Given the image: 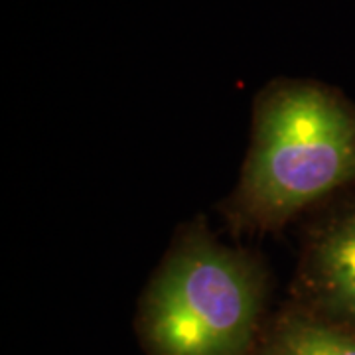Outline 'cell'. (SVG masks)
I'll use <instances>...</instances> for the list:
<instances>
[{
    "mask_svg": "<svg viewBox=\"0 0 355 355\" xmlns=\"http://www.w3.org/2000/svg\"><path fill=\"white\" fill-rule=\"evenodd\" d=\"M268 291L259 254L221 243L205 217H193L140 294V345L146 355H254Z\"/></svg>",
    "mask_w": 355,
    "mask_h": 355,
    "instance_id": "7a4b0ae2",
    "label": "cell"
},
{
    "mask_svg": "<svg viewBox=\"0 0 355 355\" xmlns=\"http://www.w3.org/2000/svg\"><path fill=\"white\" fill-rule=\"evenodd\" d=\"M355 186V105L316 79L279 77L253 101L251 144L219 211L235 233H275Z\"/></svg>",
    "mask_w": 355,
    "mask_h": 355,
    "instance_id": "6da1fadb",
    "label": "cell"
},
{
    "mask_svg": "<svg viewBox=\"0 0 355 355\" xmlns=\"http://www.w3.org/2000/svg\"><path fill=\"white\" fill-rule=\"evenodd\" d=\"M254 355H355V330L291 300L266 318Z\"/></svg>",
    "mask_w": 355,
    "mask_h": 355,
    "instance_id": "277c9868",
    "label": "cell"
},
{
    "mask_svg": "<svg viewBox=\"0 0 355 355\" xmlns=\"http://www.w3.org/2000/svg\"><path fill=\"white\" fill-rule=\"evenodd\" d=\"M291 294L294 302L355 330V202L306 233Z\"/></svg>",
    "mask_w": 355,
    "mask_h": 355,
    "instance_id": "3957f363",
    "label": "cell"
}]
</instances>
